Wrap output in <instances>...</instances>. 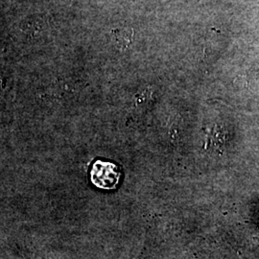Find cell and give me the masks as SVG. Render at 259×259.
<instances>
[{
    "label": "cell",
    "instance_id": "6da1fadb",
    "mask_svg": "<svg viewBox=\"0 0 259 259\" xmlns=\"http://www.w3.org/2000/svg\"><path fill=\"white\" fill-rule=\"evenodd\" d=\"M93 185L102 189H114L120 180L118 168L111 162L97 160L93 163L91 171Z\"/></svg>",
    "mask_w": 259,
    "mask_h": 259
},
{
    "label": "cell",
    "instance_id": "7a4b0ae2",
    "mask_svg": "<svg viewBox=\"0 0 259 259\" xmlns=\"http://www.w3.org/2000/svg\"><path fill=\"white\" fill-rule=\"evenodd\" d=\"M109 39L111 45L119 50L128 49L135 40L134 29L128 27L116 28L111 31Z\"/></svg>",
    "mask_w": 259,
    "mask_h": 259
}]
</instances>
